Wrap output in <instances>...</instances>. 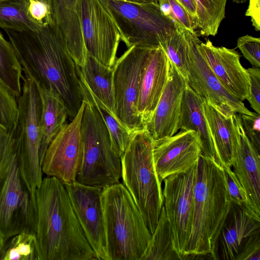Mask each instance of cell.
Wrapping results in <instances>:
<instances>
[{"instance_id": "cell-1", "label": "cell", "mask_w": 260, "mask_h": 260, "mask_svg": "<svg viewBox=\"0 0 260 260\" xmlns=\"http://www.w3.org/2000/svg\"><path fill=\"white\" fill-rule=\"evenodd\" d=\"M25 75L59 98L71 120L83 102L77 66L58 27L44 23L38 30L4 29Z\"/></svg>"}, {"instance_id": "cell-2", "label": "cell", "mask_w": 260, "mask_h": 260, "mask_svg": "<svg viewBox=\"0 0 260 260\" xmlns=\"http://www.w3.org/2000/svg\"><path fill=\"white\" fill-rule=\"evenodd\" d=\"M35 196L39 260L98 259L62 182L54 177H45Z\"/></svg>"}, {"instance_id": "cell-3", "label": "cell", "mask_w": 260, "mask_h": 260, "mask_svg": "<svg viewBox=\"0 0 260 260\" xmlns=\"http://www.w3.org/2000/svg\"><path fill=\"white\" fill-rule=\"evenodd\" d=\"M232 205L226 189L223 167L214 158L201 154L197 162L186 259H200V256L207 255L211 257L213 245Z\"/></svg>"}, {"instance_id": "cell-4", "label": "cell", "mask_w": 260, "mask_h": 260, "mask_svg": "<svg viewBox=\"0 0 260 260\" xmlns=\"http://www.w3.org/2000/svg\"><path fill=\"white\" fill-rule=\"evenodd\" d=\"M108 260H140L151 238L131 194L120 182L103 189Z\"/></svg>"}, {"instance_id": "cell-5", "label": "cell", "mask_w": 260, "mask_h": 260, "mask_svg": "<svg viewBox=\"0 0 260 260\" xmlns=\"http://www.w3.org/2000/svg\"><path fill=\"white\" fill-rule=\"evenodd\" d=\"M154 140L145 129L136 133L121 156V178L153 233L163 206L161 182L153 157Z\"/></svg>"}, {"instance_id": "cell-6", "label": "cell", "mask_w": 260, "mask_h": 260, "mask_svg": "<svg viewBox=\"0 0 260 260\" xmlns=\"http://www.w3.org/2000/svg\"><path fill=\"white\" fill-rule=\"evenodd\" d=\"M83 101L80 125L83 154L76 181L103 189L119 182L121 156L113 149L109 131L99 111L89 101Z\"/></svg>"}, {"instance_id": "cell-7", "label": "cell", "mask_w": 260, "mask_h": 260, "mask_svg": "<svg viewBox=\"0 0 260 260\" xmlns=\"http://www.w3.org/2000/svg\"><path fill=\"white\" fill-rule=\"evenodd\" d=\"M35 198L21 173L12 134L0 164V233L5 243L22 233L35 234Z\"/></svg>"}, {"instance_id": "cell-8", "label": "cell", "mask_w": 260, "mask_h": 260, "mask_svg": "<svg viewBox=\"0 0 260 260\" xmlns=\"http://www.w3.org/2000/svg\"><path fill=\"white\" fill-rule=\"evenodd\" d=\"M22 93L17 101L18 116L13 133L21 173L35 197L43 180L40 158L42 101L37 84L29 77L22 78Z\"/></svg>"}, {"instance_id": "cell-9", "label": "cell", "mask_w": 260, "mask_h": 260, "mask_svg": "<svg viewBox=\"0 0 260 260\" xmlns=\"http://www.w3.org/2000/svg\"><path fill=\"white\" fill-rule=\"evenodd\" d=\"M127 48L133 46L160 47L176 27L173 21L164 16L158 4L125 0H103Z\"/></svg>"}, {"instance_id": "cell-10", "label": "cell", "mask_w": 260, "mask_h": 260, "mask_svg": "<svg viewBox=\"0 0 260 260\" xmlns=\"http://www.w3.org/2000/svg\"><path fill=\"white\" fill-rule=\"evenodd\" d=\"M151 48H128L113 67L114 114L133 133L145 129L137 105L141 76Z\"/></svg>"}, {"instance_id": "cell-11", "label": "cell", "mask_w": 260, "mask_h": 260, "mask_svg": "<svg viewBox=\"0 0 260 260\" xmlns=\"http://www.w3.org/2000/svg\"><path fill=\"white\" fill-rule=\"evenodd\" d=\"M75 8L87 53L113 68L121 37L107 6L103 0H76Z\"/></svg>"}, {"instance_id": "cell-12", "label": "cell", "mask_w": 260, "mask_h": 260, "mask_svg": "<svg viewBox=\"0 0 260 260\" xmlns=\"http://www.w3.org/2000/svg\"><path fill=\"white\" fill-rule=\"evenodd\" d=\"M211 255L215 260H259L260 218L232 204Z\"/></svg>"}, {"instance_id": "cell-13", "label": "cell", "mask_w": 260, "mask_h": 260, "mask_svg": "<svg viewBox=\"0 0 260 260\" xmlns=\"http://www.w3.org/2000/svg\"><path fill=\"white\" fill-rule=\"evenodd\" d=\"M197 162L187 172L171 175L163 180V206L181 260L186 259L185 248L191 229Z\"/></svg>"}, {"instance_id": "cell-14", "label": "cell", "mask_w": 260, "mask_h": 260, "mask_svg": "<svg viewBox=\"0 0 260 260\" xmlns=\"http://www.w3.org/2000/svg\"><path fill=\"white\" fill-rule=\"evenodd\" d=\"M83 102L76 116L65 124L48 146L42 164L43 173L63 183L76 181L83 154L80 125Z\"/></svg>"}, {"instance_id": "cell-15", "label": "cell", "mask_w": 260, "mask_h": 260, "mask_svg": "<svg viewBox=\"0 0 260 260\" xmlns=\"http://www.w3.org/2000/svg\"><path fill=\"white\" fill-rule=\"evenodd\" d=\"M188 44L187 85L203 100L228 109L234 113L252 115L243 101L231 94L212 72L200 49L197 32L183 28Z\"/></svg>"}, {"instance_id": "cell-16", "label": "cell", "mask_w": 260, "mask_h": 260, "mask_svg": "<svg viewBox=\"0 0 260 260\" xmlns=\"http://www.w3.org/2000/svg\"><path fill=\"white\" fill-rule=\"evenodd\" d=\"M63 184L90 246L99 260H108L102 202L103 189L85 185L77 181Z\"/></svg>"}, {"instance_id": "cell-17", "label": "cell", "mask_w": 260, "mask_h": 260, "mask_svg": "<svg viewBox=\"0 0 260 260\" xmlns=\"http://www.w3.org/2000/svg\"><path fill=\"white\" fill-rule=\"evenodd\" d=\"M201 154L198 135L192 131L180 130L172 136L154 140L153 157L159 180L187 172Z\"/></svg>"}, {"instance_id": "cell-18", "label": "cell", "mask_w": 260, "mask_h": 260, "mask_svg": "<svg viewBox=\"0 0 260 260\" xmlns=\"http://www.w3.org/2000/svg\"><path fill=\"white\" fill-rule=\"evenodd\" d=\"M186 80L169 59L168 80L152 116L145 127L153 139L158 140L176 134Z\"/></svg>"}, {"instance_id": "cell-19", "label": "cell", "mask_w": 260, "mask_h": 260, "mask_svg": "<svg viewBox=\"0 0 260 260\" xmlns=\"http://www.w3.org/2000/svg\"><path fill=\"white\" fill-rule=\"evenodd\" d=\"M200 49L209 67L224 87L243 101L250 96V78L241 64L240 55L235 49L216 47L208 40L202 41Z\"/></svg>"}, {"instance_id": "cell-20", "label": "cell", "mask_w": 260, "mask_h": 260, "mask_svg": "<svg viewBox=\"0 0 260 260\" xmlns=\"http://www.w3.org/2000/svg\"><path fill=\"white\" fill-rule=\"evenodd\" d=\"M169 59L160 47H151L139 85L137 109L143 125L149 122L166 85Z\"/></svg>"}, {"instance_id": "cell-21", "label": "cell", "mask_w": 260, "mask_h": 260, "mask_svg": "<svg viewBox=\"0 0 260 260\" xmlns=\"http://www.w3.org/2000/svg\"><path fill=\"white\" fill-rule=\"evenodd\" d=\"M239 147L232 169L246 193L251 213L260 218V152L245 135L240 114L234 113Z\"/></svg>"}, {"instance_id": "cell-22", "label": "cell", "mask_w": 260, "mask_h": 260, "mask_svg": "<svg viewBox=\"0 0 260 260\" xmlns=\"http://www.w3.org/2000/svg\"><path fill=\"white\" fill-rule=\"evenodd\" d=\"M205 116L213 142L216 161L231 168L238 152L239 138L234 113L203 100Z\"/></svg>"}, {"instance_id": "cell-23", "label": "cell", "mask_w": 260, "mask_h": 260, "mask_svg": "<svg viewBox=\"0 0 260 260\" xmlns=\"http://www.w3.org/2000/svg\"><path fill=\"white\" fill-rule=\"evenodd\" d=\"M76 0H51L49 6L52 23L59 28L76 65L83 66L87 52L81 33L75 3Z\"/></svg>"}, {"instance_id": "cell-24", "label": "cell", "mask_w": 260, "mask_h": 260, "mask_svg": "<svg viewBox=\"0 0 260 260\" xmlns=\"http://www.w3.org/2000/svg\"><path fill=\"white\" fill-rule=\"evenodd\" d=\"M179 129L196 132L201 143L202 154L216 160L215 150L205 116L203 100L187 84L183 94Z\"/></svg>"}, {"instance_id": "cell-25", "label": "cell", "mask_w": 260, "mask_h": 260, "mask_svg": "<svg viewBox=\"0 0 260 260\" xmlns=\"http://www.w3.org/2000/svg\"><path fill=\"white\" fill-rule=\"evenodd\" d=\"M76 66L80 80L115 115L113 68L88 54L84 64Z\"/></svg>"}, {"instance_id": "cell-26", "label": "cell", "mask_w": 260, "mask_h": 260, "mask_svg": "<svg viewBox=\"0 0 260 260\" xmlns=\"http://www.w3.org/2000/svg\"><path fill=\"white\" fill-rule=\"evenodd\" d=\"M38 88L42 101L40 158L42 164L48 146L65 124L68 114L57 94L48 89Z\"/></svg>"}, {"instance_id": "cell-27", "label": "cell", "mask_w": 260, "mask_h": 260, "mask_svg": "<svg viewBox=\"0 0 260 260\" xmlns=\"http://www.w3.org/2000/svg\"><path fill=\"white\" fill-rule=\"evenodd\" d=\"M140 260H181L174 247L172 230L164 206L156 228Z\"/></svg>"}, {"instance_id": "cell-28", "label": "cell", "mask_w": 260, "mask_h": 260, "mask_svg": "<svg viewBox=\"0 0 260 260\" xmlns=\"http://www.w3.org/2000/svg\"><path fill=\"white\" fill-rule=\"evenodd\" d=\"M80 81L83 100L89 101L99 111L109 131L114 151L121 156L135 133L125 127L87 86Z\"/></svg>"}, {"instance_id": "cell-29", "label": "cell", "mask_w": 260, "mask_h": 260, "mask_svg": "<svg viewBox=\"0 0 260 260\" xmlns=\"http://www.w3.org/2000/svg\"><path fill=\"white\" fill-rule=\"evenodd\" d=\"M29 0L0 1V27L15 31L38 30L43 25L30 15Z\"/></svg>"}, {"instance_id": "cell-30", "label": "cell", "mask_w": 260, "mask_h": 260, "mask_svg": "<svg viewBox=\"0 0 260 260\" xmlns=\"http://www.w3.org/2000/svg\"><path fill=\"white\" fill-rule=\"evenodd\" d=\"M22 71L11 43L0 32V82L16 98L22 93Z\"/></svg>"}, {"instance_id": "cell-31", "label": "cell", "mask_w": 260, "mask_h": 260, "mask_svg": "<svg viewBox=\"0 0 260 260\" xmlns=\"http://www.w3.org/2000/svg\"><path fill=\"white\" fill-rule=\"evenodd\" d=\"M197 6V27L200 36H215L225 17L227 0H194Z\"/></svg>"}, {"instance_id": "cell-32", "label": "cell", "mask_w": 260, "mask_h": 260, "mask_svg": "<svg viewBox=\"0 0 260 260\" xmlns=\"http://www.w3.org/2000/svg\"><path fill=\"white\" fill-rule=\"evenodd\" d=\"M175 29L171 36L160 43V48L169 60L186 80L188 76V44L183 28L174 23Z\"/></svg>"}, {"instance_id": "cell-33", "label": "cell", "mask_w": 260, "mask_h": 260, "mask_svg": "<svg viewBox=\"0 0 260 260\" xmlns=\"http://www.w3.org/2000/svg\"><path fill=\"white\" fill-rule=\"evenodd\" d=\"M2 260H39L35 234L22 233L10 238L0 254Z\"/></svg>"}, {"instance_id": "cell-34", "label": "cell", "mask_w": 260, "mask_h": 260, "mask_svg": "<svg viewBox=\"0 0 260 260\" xmlns=\"http://www.w3.org/2000/svg\"><path fill=\"white\" fill-rule=\"evenodd\" d=\"M16 97L0 82V129L13 134L18 116Z\"/></svg>"}, {"instance_id": "cell-35", "label": "cell", "mask_w": 260, "mask_h": 260, "mask_svg": "<svg viewBox=\"0 0 260 260\" xmlns=\"http://www.w3.org/2000/svg\"><path fill=\"white\" fill-rule=\"evenodd\" d=\"M223 168L226 189L231 203L252 214L249 209L245 190L232 168Z\"/></svg>"}, {"instance_id": "cell-36", "label": "cell", "mask_w": 260, "mask_h": 260, "mask_svg": "<svg viewBox=\"0 0 260 260\" xmlns=\"http://www.w3.org/2000/svg\"><path fill=\"white\" fill-rule=\"evenodd\" d=\"M237 46L254 67H260V38L246 35L239 37Z\"/></svg>"}, {"instance_id": "cell-37", "label": "cell", "mask_w": 260, "mask_h": 260, "mask_svg": "<svg viewBox=\"0 0 260 260\" xmlns=\"http://www.w3.org/2000/svg\"><path fill=\"white\" fill-rule=\"evenodd\" d=\"M244 133L252 145L260 152V115L240 114Z\"/></svg>"}, {"instance_id": "cell-38", "label": "cell", "mask_w": 260, "mask_h": 260, "mask_svg": "<svg viewBox=\"0 0 260 260\" xmlns=\"http://www.w3.org/2000/svg\"><path fill=\"white\" fill-rule=\"evenodd\" d=\"M250 78V96L247 100L255 113L260 115V69L252 67L247 69Z\"/></svg>"}, {"instance_id": "cell-39", "label": "cell", "mask_w": 260, "mask_h": 260, "mask_svg": "<svg viewBox=\"0 0 260 260\" xmlns=\"http://www.w3.org/2000/svg\"><path fill=\"white\" fill-rule=\"evenodd\" d=\"M169 2L171 7V13L169 18L173 21L174 23L195 31L191 18L184 8L176 0H169Z\"/></svg>"}, {"instance_id": "cell-40", "label": "cell", "mask_w": 260, "mask_h": 260, "mask_svg": "<svg viewBox=\"0 0 260 260\" xmlns=\"http://www.w3.org/2000/svg\"><path fill=\"white\" fill-rule=\"evenodd\" d=\"M28 11L30 15L40 23H52L49 6L39 0H29Z\"/></svg>"}, {"instance_id": "cell-41", "label": "cell", "mask_w": 260, "mask_h": 260, "mask_svg": "<svg viewBox=\"0 0 260 260\" xmlns=\"http://www.w3.org/2000/svg\"><path fill=\"white\" fill-rule=\"evenodd\" d=\"M245 15L250 18L252 24L256 31L260 30V0H249Z\"/></svg>"}, {"instance_id": "cell-42", "label": "cell", "mask_w": 260, "mask_h": 260, "mask_svg": "<svg viewBox=\"0 0 260 260\" xmlns=\"http://www.w3.org/2000/svg\"><path fill=\"white\" fill-rule=\"evenodd\" d=\"M186 10L191 18L194 31L197 27V6L194 0H176Z\"/></svg>"}, {"instance_id": "cell-43", "label": "cell", "mask_w": 260, "mask_h": 260, "mask_svg": "<svg viewBox=\"0 0 260 260\" xmlns=\"http://www.w3.org/2000/svg\"><path fill=\"white\" fill-rule=\"evenodd\" d=\"M12 134H9L0 129V164L4 155L8 142Z\"/></svg>"}, {"instance_id": "cell-44", "label": "cell", "mask_w": 260, "mask_h": 260, "mask_svg": "<svg viewBox=\"0 0 260 260\" xmlns=\"http://www.w3.org/2000/svg\"><path fill=\"white\" fill-rule=\"evenodd\" d=\"M5 244V242L4 238L0 233V254L3 250V248Z\"/></svg>"}, {"instance_id": "cell-45", "label": "cell", "mask_w": 260, "mask_h": 260, "mask_svg": "<svg viewBox=\"0 0 260 260\" xmlns=\"http://www.w3.org/2000/svg\"><path fill=\"white\" fill-rule=\"evenodd\" d=\"M131 2H139V3H149L152 2L151 0H125Z\"/></svg>"}, {"instance_id": "cell-46", "label": "cell", "mask_w": 260, "mask_h": 260, "mask_svg": "<svg viewBox=\"0 0 260 260\" xmlns=\"http://www.w3.org/2000/svg\"><path fill=\"white\" fill-rule=\"evenodd\" d=\"M39 1L45 3L46 5H47L49 6H49L51 2V0H39Z\"/></svg>"}, {"instance_id": "cell-47", "label": "cell", "mask_w": 260, "mask_h": 260, "mask_svg": "<svg viewBox=\"0 0 260 260\" xmlns=\"http://www.w3.org/2000/svg\"><path fill=\"white\" fill-rule=\"evenodd\" d=\"M234 2L236 3H243L245 2L247 0H232Z\"/></svg>"}, {"instance_id": "cell-48", "label": "cell", "mask_w": 260, "mask_h": 260, "mask_svg": "<svg viewBox=\"0 0 260 260\" xmlns=\"http://www.w3.org/2000/svg\"><path fill=\"white\" fill-rule=\"evenodd\" d=\"M151 1L153 3L158 4V0H151Z\"/></svg>"}, {"instance_id": "cell-49", "label": "cell", "mask_w": 260, "mask_h": 260, "mask_svg": "<svg viewBox=\"0 0 260 260\" xmlns=\"http://www.w3.org/2000/svg\"><path fill=\"white\" fill-rule=\"evenodd\" d=\"M3 1V0H0V1Z\"/></svg>"}]
</instances>
